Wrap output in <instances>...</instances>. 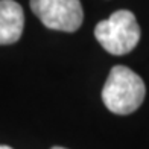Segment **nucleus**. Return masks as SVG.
Segmentation results:
<instances>
[{"instance_id": "2", "label": "nucleus", "mask_w": 149, "mask_h": 149, "mask_svg": "<svg viewBox=\"0 0 149 149\" xmlns=\"http://www.w3.org/2000/svg\"><path fill=\"white\" fill-rule=\"evenodd\" d=\"M94 37L111 55L130 53L140 40V26L131 11L119 9L94 28Z\"/></svg>"}, {"instance_id": "3", "label": "nucleus", "mask_w": 149, "mask_h": 149, "mask_svg": "<svg viewBox=\"0 0 149 149\" xmlns=\"http://www.w3.org/2000/svg\"><path fill=\"white\" fill-rule=\"evenodd\" d=\"M31 9L46 28L74 32L84 20L81 0H31Z\"/></svg>"}, {"instance_id": "5", "label": "nucleus", "mask_w": 149, "mask_h": 149, "mask_svg": "<svg viewBox=\"0 0 149 149\" xmlns=\"http://www.w3.org/2000/svg\"><path fill=\"white\" fill-rule=\"evenodd\" d=\"M0 149H12V148H9V146H6V145H0Z\"/></svg>"}, {"instance_id": "6", "label": "nucleus", "mask_w": 149, "mask_h": 149, "mask_svg": "<svg viewBox=\"0 0 149 149\" xmlns=\"http://www.w3.org/2000/svg\"><path fill=\"white\" fill-rule=\"evenodd\" d=\"M52 149H65V148H59V146H55V148H52Z\"/></svg>"}, {"instance_id": "4", "label": "nucleus", "mask_w": 149, "mask_h": 149, "mask_svg": "<svg viewBox=\"0 0 149 149\" xmlns=\"http://www.w3.org/2000/svg\"><path fill=\"white\" fill-rule=\"evenodd\" d=\"M24 28L23 9L14 0H0V44L18 41Z\"/></svg>"}, {"instance_id": "1", "label": "nucleus", "mask_w": 149, "mask_h": 149, "mask_svg": "<svg viewBox=\"0 0 149 149\" xmlns=\"http://www.w3.org/2000/svg\"><path fill=\"white\" fill-rule=\"evenodd\" d=\"M146 87L143 79L125 65H114L102 88V100L114 114H131L143 104Z\"/></svg>"}]
</instances>
